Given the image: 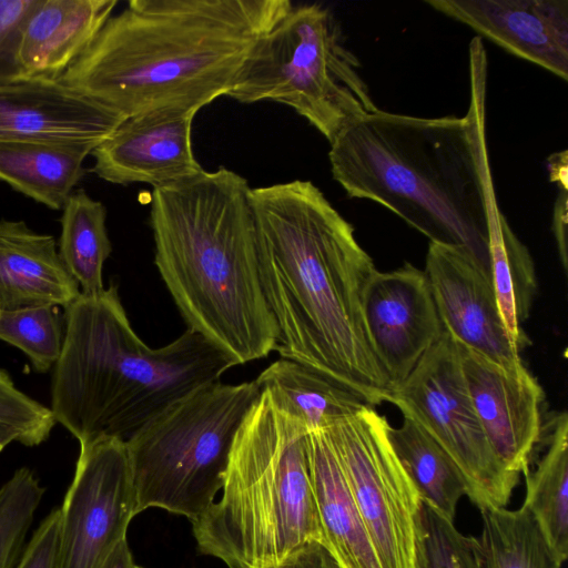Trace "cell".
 <instances>
[{
    "instance_id": "obj_1",
    "label": "cell",
    "mask_w": 568,
    "mask_h": 568,
    "mask_svg": "<svg viewBox=\"0 0 568 568\" xmlns=\"http://www.w3.org/2000/svg\"><path fill=\"white\" fill-rule=\"evenodd\" d=\"M250 202L262 291L277 327L275 351L368 406L390 403L362 310L376 267L352 224L311 181L251 187Z\"/></svg>"
},
{
    "instance_id": "obj_2",
    "label": "cell",
    "mask_w": 568,
    "mask_h": 568,
    "mask_svg": "<svg viewBox=\"0 0 568 568\" xmlns=\"http://www.w3.org/2000/svg\"><path fill=\"white\" fill-rule=\"evenodd\" d=\"M470 101L463 118L377 110L331 142L334 180L349 197L374 201L430 242L466 248L490 273L488 233L500 212L485 133L487 55L469 44Z\"/></svg>"
},
{
    "instance_id": "obj_3",
    "label": "cell",
    "mask_w": 568,
    "mask_h": 568,
    "mask_svg": "<svg viewBox=\"0 0 568 568\" xmlns=\"http://www.w3.org/2000/svg\"><path fill=\"white\" fill-rule=\"evenodd\" d=\"M290 0H131L60 78L122 118L227 95Z\"/></svg>"
},
{
    "instance_id": "obj_4",
    "label": "cell",
    "mask_w": 568,
    "mask_h": 568,
    "mask_svg": "<svg viewBox=\"0 0 568 568\" xmlns=\"http://www.w3.org/2000/svg\"><path fill=\"white\" fill-rule=\"evenodd\" d=\"M245 178L226 169L154 187V264L187 329L236 365L275 351L277 327L258 272Z\"/></svg>"
},
{
    "instance_id": "obj_5",
    "label": "cell",
    "mask_w": 568,
    "mask_h": 568,
    "mask_svg": "<svg viewBox=\"0 0 568 568\" xmlns=\"http://www.w3.org/2000/svg\"><path fill=\"white\" fill-rule=\"evenodd\" d=\"M64 310L50 410L80 445L100 438L126 442L236 366L187 328L165 346H148L132 328L114 284L97 295L80 294Z\"/></svg>"
},
{
    "instance_id": "obj_6",
    "label": "cell",
    "mask_w": 568,
    "mask_h": 568,
    "mask_svg": "<svg viewBox=\"0 0 568 568\" xmlns=\"http://www.w3.org/2000/svg\"><path fill=\"white\" fill-rule=\"evenodd\" d=\"M307 433L260 393L234 437L221 498L192 523L202 555L227 568H270L324 541Z\"/></svg>"
},
{
    "instance_id": "obj_7",
    "label": "cell",
    "mask_w": 568,
    "mask_h": 568,
    "mask_svg": "<svg viewBox=\"0 0 568 568\" xmlns=\"http://www.w3.org/2000/svg\"><path fill=\"white\" fill-rule=\"evenodd\" d=\"M260 393L255 381L214 382L131 436L135 514L160 508L196 520L222 489L234 437Z\"/></svg>"
},
{
    "instance_id": "obj_8",
    "label": "cell",
    "mask_w": 568,
    "mask_h": 568,
    "mask_svg": "<svg viewBox=\"0 0 568 568\" xmlns=\"http://www.w3.org/2000/svg\"><path fill=\"white\" fill-rule=\"evenodd\" d=\"M359 68L327 8L293 6L258 42L227 97L285 104L331 142L378 110Z\"/></svg>"
},
{
    "instance_id": "obj_9",
    "label": "cell",
    "mask_w": 568,
    "mask_h": 568,
    "mask_svg": "<svg viewBox=\"0 0 568 568\" xmlns=\"http://www.w3.org/2000/svg\"><path fill=\"white\" fill-rule=\"evenodd\" d=\"M390 403L448 455L476 507H506L519 474L508 470L494 453L473 405L457 344L445 329L408 377L393 388Z\"/></svg>"
},
{
    "instance_id": "obj_10",
    "label": "cell",
    "mask_w": 568,
    "mask_h": 568,
    "mask_svg": "<svg viewBox=\"0 0 568 568\" xmlns=\"http://www.w3.org/2000/svg\"><path fill=\"white\" fill-rule=\"evenodd\" d=\"M389 426L365 405L324 432L382 568H414L422 500L393 449Z\"/></svg>"
},
{
    "instance_id": "obj_11",
    "label": "cell",
    "mask_w": 568,
    "mask_h": 568,
    "mask_svg": "<svg viewBox=\"0 0 568 568\" xmlns=\"http://www.w3.org/2000/svg\"><path fill=\"white\" fill-rule=\"evenodd\" d=\"M60 509V568H101L126 539L135 493L125 442L80 445L75 471Z\"/></svg>"
},
{
    "instance_id": "obj_12",
    "label": "cell",
    "mask_w": 568,
    "mask_h": 568,
    "mask_svg": "<svg viewBox=\"0 0 568 568\" xmlns=\"http://www.w3.org/2000/svg\"><path fill=\"white\" fill-rule=\"evenodd\" d=\"M444 329L508 371L526 369L501 318L491 275L464 247L429 242L424 271Z\"/></svg>"
},
{
    "instance_id": "obj_13",
    "label": "cell",
    "mask_w": 568,
    "mask_h": 568,
    "mask_svg": "<svg viewBox=\"0 0 568 568\" xmlns=\"http://www.w3.org/2000/svg\"><path fill=\"white\" fill-rule=\"evenodd\" d=\"M365 327L392 390L438 342L444 327L424 271L410 263L376 270L362 296Z\"/></svg>"
},
{
    "instance_id": "obj_14",
    "label": "cell",
    "mask_w": 568,
    "mask_h": 568,
    "mask_svg": "<svg viewBox=\"0 0 568 568\" xmlns=\"http://www.w3.org/2000/svg\"><path fill=\"white\" fill-rule=\"evenodd\" d=\"M196 109L163 108L124 119L92 152V172L120 185L160 187L203 171L194 156Z\"/></svg>"
},
{
    "instance_id": "obj_15",
    "label": "cell",
    "mask_w": 568,
    "mask_h": 568,
    "mask_svg": "<svg viewBox=\"0 0 568 568\" xmlns=\"http://www.w3.org/2000/svg\"><path fill=\"white\" fill-rule=\"evenodd\" d=\"M456 344L473 405L494 453L508 470L526 474L542 429L541 386L527 368L508 371Z\"/></svg>"
},
{
    "instance_id": "obj_16",
    "label": "cell",
    "mask_w": 568,
    "mask_h": 568,
    "mask_svg": "<svg viewBox=\"0 0 568 568\" xmlns=\"http://www.w3.org/2000/svg\"><path fill=\"white\" fill-rule=\"evenodd\" d=\"M124 120L60 80L0 83V143L47 141L98 146Z\"/></svg>"
},
{
    "instance_id": "obj_17",
    "label": "cell",
    "mask_w": 568,
    "mask_h": 568,
    "mask_svg": "<svg viewBox=\"0 0 568 568\" xmlns=\"http://www.w3.org/2000/svg\"><path fill=\"white\" fill-rule=\"evenodd\" d=\"M511 54L568 80L567 0H426Z\"/></svg>"
},
{
    "instance_id": "obj_18",
    "label": "cell",
    "mask_w": 568,
    "mask_h": 568,
    "mask_svg": "<svg viewBox=\"0 0 568 568\" xmlns=\"http://www.w3.org/2000/svg\"><path fill=\"white\" fill-rule=\"evenodd\" d=\"M116 4V0H36L18 42L23 75L60 80L91 45Z\"/></svg>"
},
{
    "instance_id": "obj_19",
    "label": "cell",
    "mask_w": 568,
    "mask_h": 568,
    "mask_svg": "<svg viewBox=\"0 0 568 568\" xmlns=\"http://www.w3.org/2000/svg\"><path fill=\"white\" fill-rule=\"evenodd\" d=\"M81 294L52 235L0 220V311L67 307Z\"/></svg>"
},
{
    "instance_id": "obj_20",
    "label": "cell",
    "mask_w": 568,
    "mask_h": 568,
    "mask_svg": "<svg viewBox=\"0 0 568 568\" xmlns=\"http://www.w3.org/2000/svg\"><path fill=\"white\" fill-rule=\"evenodd\" d=\"M307 447L324 546L341 568H382L326 433H307Z\"/></svg>"
},
{
    "instance_id": "obj_21",
    "label": "cell",
    "mask_w": 568,
    "mask_h": 568,
    "mask_svg": "<svg viewBox=\"0 0 568 568\" xmlns=\"http://www.w3.org/2000/svg\"><path fill=\"white\" fill-rule=\"evenodd\" d=\"M95 148L47 141L1 142L0 182L51 210H62L84 175L85 158Z\"/></svg>"
},
{
    "instance_id": "obj_22",
    "label": "cell",
    "mask_w": 568,
    "mask_h": 568,
    "mask_svg": "<svg viewBox=\"0 0 568 568\" xmlns=\"http://www.w3.org/2000/svg\"><path fill=\"white\" fill-rule=\"evenodd\" d=\"M255 383L280 410L308 433L326 430L366 405L345 387L285 358L267 366Z\"/></svg>"
},
{
    "instance_id": "obj_23",
    "label": "cell",
    "mask_w": 568,
    "mask_h": 568,
    "mask_svg": "<svg viewBox=\"0 0 568 568\" xmlns=\"http://www.w3.org/2000/svg\"><path fill=\"white\" fill-rule=\"evenodd\" d=\"M547 450L526 476L524 506L531 513L546 541L565 561L568 556V417L552 419Z\"/></svg>"
},
{
    "instance_id": "obj_24",
    "label": "cell",
    "mask_w": 568,
    "mask_h": 568,
    "mask_svg": "<svg viewBox=\"0 0 568 568\" xmlns=\"http://www.w3.org/2000/svg\"><path fill=\"white\" fill-rule=\"evenodd\" d=\"M389 440L403 467L415 485L420 500L454 523L456 507L467 494L465 481L440 446L412 418L404 416Z\"/></svg>"
},
{
    "instance_id": "obj_25",
    "label": "cell",
    "mask_w": 568,
    "mask_h": 568,
    "mask_svg": "<svg viewBox=\"0 0 568 568\" xmlns=\"http://www.w3.org/2000/svg\"><path fill=\"white\" fill-rule=\"evenodd\" d=\"M483 528L469 537L479 568H561L562 560L546 541L526 506L480 509Z\"/></svg>"
},
{
    "instance_id": "obj_26",
    "label": "cell",
    "mask_w": 568,
    "mask_h": 568,
    "mask_svg": "<svg viewBox=\"0 0 568 568\" xmlns=\"http://www.w3.org/2000/svg\"><path fill=\"white\" fill-rule=\"evenodd\" d=\"M59 255L81 294L104 291L103 265L112 252L106 210L83 189L72 192L62 207Z\"/></svg>"
},
{
    "instance_id": "obj_27",
    "label": "cell",
    "mask_w": 568,
    "mask_h": 568,
    "mask_svg": "<svg viewBox=\"0 0 568 568\" xmlns=\"http://www.w3.org/2000/svg\"><path fill=\"white\" fill-rule=\"evenodd\" d=\"M491 281L506 331L518 351L528 339L520 324L528 317L536 291L534 263L501 212L488 233Z\"/></svg>"
},
{
    "instance_id": "obj_28",
    "label": "cell",
    "mask_w": 568,
    "mask_h": 568,
    "mask_svg": "<svg viewBox=\"0 0 568 568\" xmlns=\"http://www.w3.org/2000/svg\"><path fill=\"white\" fill-rule=\"evenodd\" d=\"M64 316L58 306L0 311V341L19 348L33 368L48 372L60 357Z\"/></svg>"
},
{
    "instance_id": "obj_29",
    "label": "cell",
    "mask_w": 568,
    "mask_h": 568,
    "mask_svg": "<svg viewBox=\"0 0 568 568\" xmlns=\"http://www.w3.org/2000/svg\"><path fill=\"white\" fill-rule=\"evenodd\" d=\"M45 488L28 467L0 487V568H16Z\"/></svg>"
},
{
    "instance_id": "obj_30",
    "label": "cell",
    "mask_w": 568,
    "mask_h": 568,
    "mask_svg": "<svg viewBox=\"0 0 568 568\" xmlns=\"http://www.w3.org/2000/svg\"><path fill=\"white\" fill-rule=\"evenodd\" d=\"M414 568H479L470 538L423 501L416 519Z\"/></svg>"
},
{
    "instance_id": "obj_31",
    "label": "cell",
    "mask_w": 568,
    "mask_h": 568,
    "mask_svg": "<svg viewBox=\"0 0 568 568\" xmlns=\"http://www.w3.org/2000/svg\"><path fill=\"white\" fill-rule=\"evenodd\" d=\"M0 424L12 429L19 443L37 446L48 439L55 420L50 408L21 392L0 369Z\"/></svg>"
},
{
    "instance_id": "obj_32",
    "label": "cell",
    "mask_w": 568,
    "mask_h": 568,
    "mask_svg": "<svg viewBox=\"0 0 568 568\" xmlns=\"http://www.w3.org/2000/svg\"><path fill=\"white\" fill-rule=\"evenodd\" d=\"M36 0H0V83L24 79L17 59L21 26Z\"/></svg>"
},
{
    "instance_id": "obj_33",
    "label": "cell",
    "mask_w": 568,
    "mask_h": 568,
    "mask_svg": "<svg viewBox=\"0 0 568 568\" xmlns=\"http://www.w3.org/2000/svg\"><path fill=\"white\" fill-rule=\"evenodd\" d=\"M16 568H60V509L40 523L26 544Z\"/></svg>"
},
{
    "instance_id": "obj_34",
    "label": "cell",
    "mask_w": 568,
    "mask_h": 568,
    "mask_svg": "<svg viewBox=\"0 0 568 568\" xmlns=\"http://www.w3.org/2000/svg\"><path fill=\"white\" fill-rule=\"evenodd\" d=\"M270 568H341L328 549L320 541H310Z\"/></svg>"
},
{
    "instance_id": "obj_35",
    "label": "cell",
    "mask_w": 568,
    "mask_h": 568,
    "mask_svg": "<svg viewBox=\"0 0 568 568\" xmlns=\"http://www.w3.org/2000/svg\"><path fill=\"white\" fill-rule=\"evenodd\" d=\"M552 231L558 254L565 271L568 268L567 253V190L560 187L554 206Z\"/></svg>"
},
{
    "instance_id": "obj_36",
    "label": "cell",
    "mask_w": 568,
    "mask_h": 568,
    "mask_svg": "<svg viewBox=\"0 0 568 568\" xmlns=\"http://www.w3.org/2000/svg\"><path fill=\"white\" fill-rule=\"evenodd\" d=\"M101 568H136L126 539L115 546Z\"/></svg>"
},
{
    "instance_id": "obj_37",
    "label": "cell",
    "mask_w": 568,
    "mask_h": 568,
    "mask_svg": "<svg viewBox=\"0 0 568 568\" xmlns=\"http://www.w3.org/2000/svg\"><path fill=\"white\" fill-rule=\"evenodd\" d=\"M550 180L557 181L559 186L567 190V151L556 153L548 160Z\"/></svg>"
},
{
    "instance_id": "obj_38",
    "label": "cell",
    "mask_w": 568,
    "mask_h": 568,
    "mask_svg": "<svg viewBox=\"0 0 568 568\" xmlns=\"http://www.w3.org/2000/svg\"><path fill=\"white\" fill-rule=\"evenodd\" d=\"M136 568H143V567L136 566Z\"/></svg>"
}]
</instances>
